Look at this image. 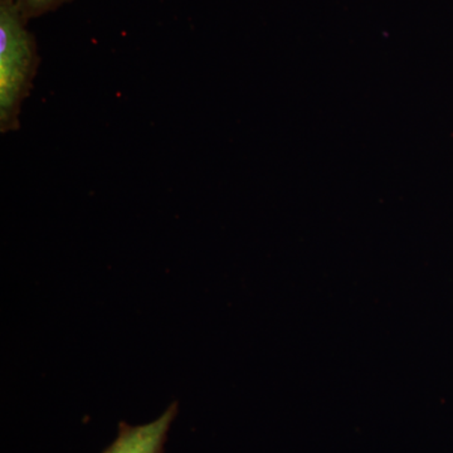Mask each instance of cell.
Instances as JSON below:
<instances>
[{"label": "cell", "mask_w": 453, "mask_h": 453, "mask_svg": "<svg viewBox=\"0 0 453 453\" xmlns=\"http://www.w3.org/2000/svg\"><path fill=\"white\" fill-rule=\"evenodd\" d=\"M12 0H0V131L19 127V113L37 73V43Z\"/></svg>", "instance_id": "obj_1"}, {"label": "cell", "mask_w": 453, "mask_h": 453, "mask_svg": "<svg viewBox=\"0 0 453 453\" xmlns=\"http://www.w3.org/2000/svg\"><path fill=\"white\" fill-rule=\"evenodd\" d=\"M177 414L178 403L174 402L153 422L140 426L120 422L118 437L103 453H164L169 429Z\"/></svg>", "instance_id": "obj_2"}, {"label": "cell", "mask_w": 453, "mask_h": 453, "mask_svg": "<svg viewBox=\"0 0 453 453\" xmlns=\"http://www.w3.org/2000/svg\"><path fill=\"white\" fill-rule=\"evenodd\" d=\"M12 2L16 4L22 16L29 22L35 18H40L44 14L50 13V12L57 11V9L73 2V0H12Z\"/></svg>", "instance_id": "obj_3"}]
</instances>
